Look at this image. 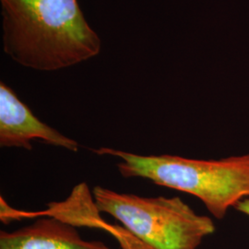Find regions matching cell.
<instances>
[{
    "label": "cell",
    "mask_w": 249,
    "mask_h": 249,
    "mask_svg": "<svg viewBox=\"0 0 249 249\" xmlns=\"http://www.w3.org/2000/svg\"><path fill=\"white\" fill-rule=\"evenodd\" d=\"M4 52L28 69L54 71L102 49L78 0H0Z\"/></svg>",
    "instance_id": "obj_1"
},
{
    "label": "cell",
    "mask_w": 249,
    "mask_h": 249,
    "mask_svg": "<svg viewBox=\"0 0 249 249\" xmlns=\"http://www.w3.org/2000/svg\"><path fill=\"white\" fill-rule=\"evenodd\" d=\"M119 159L124 178H143L160 187L196 196L216 219L249 198V154L220 160H195L177 155H139L112 148L93 150Z\"/></svg>",
    "instance_id": "obj_2"
},
{
    "label": "cell",
    "mask_w": 249,
    "mask_h": 249,
    "mask_svg": "<svg viewBox=\"0 0 249 249\" xmlns=\"http://www.w3.org/2000/svg\"><path fill=\"white\" fill-rule=\"evenodd\" d=\"M92 196L100 213L109 214L152 249H197L213 234V220L196 213L180 197H145L95 187Z\"/></svg>",
    "instance_id": "obj_3"
},
{
    "label": "cell",
    "mask_w": 249,
    "mask_h": 249,
    "mask_svg": "<svg viewBox=\"0 0 249 249\" xmlns=\"http://www.w3.org/2000/svg\"><path fill=\"white\" fill-rule=\"evenodd\" d=\"M79 151V143L42 122L18 98L14 90L0 82V147L32 151V142Z\"/></svg>",
    "instance_id": "obj_4"
},
{
    "label": "cell",
    "mask_w": 249,
    "mask_h": 249,
    "mask_svg": "<svg viewBox=\"0 0 249 249\" xmlns=\"http://www.w3.org/2000/svg\"><path fill=\"white\" fill-rule=\"evenodd\" d=\"M0 249H114L101 241L84 240L77 227L50 217L15 231H0Z\"/></svg>",
    "instance_id": "obj_5"
},
{
    "label": "cell",
    "mask_w": 249,
    "mask_h": 249,
    "mask_svg": "<svg viewBox=\"0 0 249 249\" xmlns=\"http://www.w3.org/2000/svg\"><path fill=\"white\" fill-rule=\"evenodd\" d=\"M237 211H239L242 213L246 214L249 216V198L241 201L239 204L235 208Z\"/></svg>",
    "instance_id": "obj_6"
}]
</instances>
